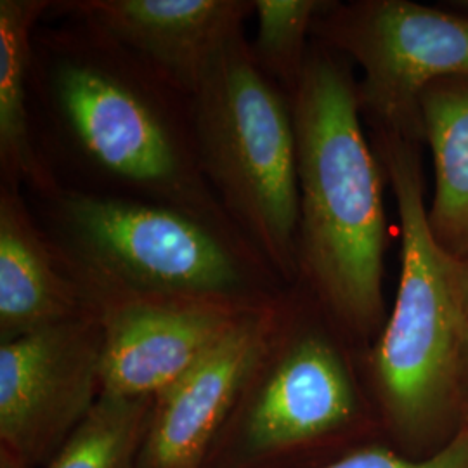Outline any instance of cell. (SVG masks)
Here are the masks:
<instances>
[{"label":"cell","mask_w":468,"mask_h":468,"mask_svg":"<svg viewBox=\"0 0 468 468\" xmlns=\"http://www.w3.org/2000/svg\"><path fill=\"white\" fill-rule=\"evenodd\" d=\"M290 101L297 143L299 274L336 318L367 334L384 313L387 224L357 85L334 56L309 52Z\"/></svg>","instance_id":"cell-1"},{"label":"cell","mask_w":468,"mask_h":468,"mask_svg":"<svg viewBox=\"0 0 468 468\" xmlns=\"http://www.w3.org/2000/svg\"><path fill=\"white\" fill-rule=\"evenodd\" d=\"M401 218V278L373 352L384 415L408 448L434 452L460 429L468 349L463 264L431 229L413 141L380 133Z\"/></svg>","instance_id":"cell-2"},{"label":"cell","mask_w":468,"mask_h":468,"mask_svg":"<svg viewBox=\"0 0 468 468\" xmlns=\"http://www.w3.org/2000/svg\"><path fill=\"white\" fill-rule=\"evenodd\" d=\"M201 170L269 268L299 274V179L292 101L236 35L195 89Z\"/></svg>","instance_id":"cell-3"},{"label":"cell","mask_w":468,"mask_h":468,"mask_svg":"<svg viewBox=\"0 0 468 468\" xmlns=\"http://www.w3.org/2000/svg\"><path fill=\"white\" fill-rule=\"evenodd\" d=\"M58 218L87 290L112 299L257 305L249 261L208 218L170 205L68 193Z\"/></svg>","instance_id":"cell-4"},{"label":"cell","mask_w":468,"mask_h":468,"mask_svg":"<svg viewBox=\"0 0 468 468\" xmlns=\"http://www.w3.org/2000/svg\"><path fill=\"white\" fill-rule=\"evenodd\" d=\"M363 69L361 112L380 133L415 141L420 100L432 85L468 79V17L408 0L330 4L314 28Z\"/></svg>","instance_id":"cell-5"},{"label":"cell","mask_w":468,"mask_h":468,"mask_svg":"<svg viewBox=\"0 0 468 468\" xmlns=\"http://www.w3.org/2000/svg\"><path fill=\"white\" fill-rule=\"evenodd\" d=\"M58 104L85 153L170 207L208 218L210 200L176 135L139 89L110 69L68 61L54 77Z\"/></svg>","instance_id":"cell-6"},{"label":"cell","mask_w":468,"mask_h":468,"mask_svg":"<svg viewBox=\"0 0 468 468\" xmlns=\"http://www.w3.org/2000/svg\"><path fill=\"white\" fill-rule=\"evenodd\" d=\"M101 313L0 344V439L17 463L40 458L101 396Z\"/></svg>","instance_id":"cell-7"},{"label":"cell","mask_w":468,"mask_h":468,"mask_svg":"<svg viewBox=\"0 0 468 468\" xmlns=\"http://www.w3.org/2000/svg\"><path fill=\"white\" fill-rule=\"evenodd\" d=\"M257 305L150 299L108 302L101 309V394L158 396Z\"/></svg>","instance_id":"cell-8"},{"label":"cell","mask_w":468,"mask_h":468,"mask_svg":"<svg viewBox=\"0 0 468 468\" xmlns=\"http://www.w3.org/2000/svg\"><path fill=\"white\" fill-rule=\"evenodd\" d=\"M276 313L257 305L212 351L154 396L139 468H197L268 349Z\"/></svg>","instance_id":"cell-9"},{"label":"cell","mask_w":468,"mask_h":468,"mask_svg":"<svg viewBox=\"0 0 468 468\" xmlns=\"http://www.w3.org/2000/svg\"><path fill=\"white\" fill-rule=\"evenodd\" d=\"M272 340V338H271ZM257 369L245 417V446L253 454L282 452L349 423L357 411L349 369L334 344L319 334L271 344Z\"/></svg>","instance_id":"cell-10"},{"label":"cell","mask_w":468,"mask_h":468,"mask_svg":"<svg viewBox=\"0 0 468 468\" xmlns=\"http://www.w3.org/2000/svg\"><path fill=\"white\" fill-rule=\"evenodd\" d=\"M69 5L189 94L255 13V0H84Z\"/></svg>","instance_id":"cell-11"},{"label":"cell","mask_w":468,"mask_h":468,"mask_svg":"<svg viewBox=\"0 0 468 468\" xmlns=\"http://www.w3.org/2000/svg\"><path fill=\"white\" fill-rule=\"evenodd\" d=\"M35 229L15 186L0 193V338L85 316L87 286Z\"/></svg>","instance_id":"cell-12"},{"label":"cell","mask_w":468,"mask_h":468,"mask_svg":"<svg viewBox=\"0 0 468 468\" xmlns=\"http://www.w3.org/2000/svg\"><path fill=\"white\" fill-rule=\"evenodd\" d=\"M420 133L434 162V197L427 208L437 243L468 259V79L429 87L420 100Z\"/></svg>","instance_id":"cell-13"},{"label":"cell","mask_w":468,"mask_h":468,"mask_svg":"<svg viewBox=\"0 0 468 468\" xmlns=\"http://www.w3.org/2000/svg\"><path fill=\"white\" fill-rule=\"evenodd\" d=\"M46 0H0V164L13 183H28L48 197H59L30 139L27 77L32 30L48 9Z\"/></svg>","instance_id":"cell-14"},{"label":"cell","mask_w":468,"mask_h":468,"mask_svg":"<svg viewBox=\"0 0 468 468\" xmlns=\"http://www.w3.org/2000/svg\"><path fill=\"white\" fill-rule=\"evenodd\" d=\"M154 398L101 394L48 468H133Z\"/></svg>","instance_id":"cell-15"},{"label":"cell","mask_w":468,"mask_h":468,"mask_svg":"<svg viewBox=\"0 0 468 468\" xmlns=\"http://www.w3.org/2000/svg\"><path fill=\"white\" fill-rule=\"evenodd\" d=\"M330 2L255 0L257 37L250 46L259 68L292 98L307 61L305 37Z\"/></svg>","instance_id":"cell-16"},{"label":"cell","mask_w":468,"mask_h":468,"mask_svg":"<svg viewBox=\"0 0 468 468\" xmlns=\"http://www.w3.org/2000/svg\"><path fill=\"white\" fill-rule=\"evenodd\" d=\"M323 468H468V427H460L434 452L408 456L385 446L356 450Z\"/></svg>","instance_id":"cell-17"},{"label":"cell","mask_w":468,"mask_h":468,"mask_svg":"<svg viewBox=\"0 0 468 468\" xmlns=\"http://www.w3.org/2000/svg\"><path fill=\"white\" fill-rule=\"evenodd\" d=\"M460 427H468V349L462 382V401H460Z\"/></svg>","instance_id":"cell-18"},{"label":"cell","mask_w":468,"mask_h":468,"mask_svg":"<svg viewBox=\"0 0 468 468\" xmlns=\"http://www.w3.org/2000/svg\"><path fill=\"white\" fill-rule=\"evenodd\" d=\"M463 264V288H465V305H467V316H468V259L462 261Z\"/></svg>","instance_id":"cell-19"},{"label":"cell","mask_w":468,"mask_h":468,"mask_svg":"<svg viewBox=\"0 0 468 468\" xmlns=\"http://www.w3.org/2000/svg\"><path fill=\"white\" fill-rule=\"evenodd\" d=\"M462 5H463V7L468 11V2H462Z\"/></svg>","instance_id":"cell-20"}]
</instances>
